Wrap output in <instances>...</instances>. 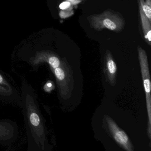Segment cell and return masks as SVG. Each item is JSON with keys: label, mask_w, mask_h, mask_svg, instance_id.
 <instances>
[{"label": "cell", "mask_w": 151, "mask_h": 151, "mask_svg": "<svg viewBox=\"0 0 151 151\" xmlns=\"http://www.w3.org/2000/svg\"><path fill=\"white\" fill-rule=\"evenodd\" d=\"M21 108L25 119L33 132L36 141H39L43 148L44 135V121L37 101L34 89L26 83H23L21 87Z\"/></svg>", "instance_id": "6da1fadb"}, {"label": "cell", "mask_w": 151, "mask_h": 151, "mask_svg": "<svg viewBox=\"0 0 151 151\" xmlns=\"http://www.w3.org/2000/svg\"><path fill=\"white\" fill-rule=\"evenodd\" d=\"M139 10H140V16H141V21L144 34L145 40L148 42L149 45H151V22L149 20L148 18L146 17L142 9L141 5L139 4Z\"/></svg>", "instance_id": "52a82bcc"}, {"label": "cell", "mask_w": 151, "mask_h": 151, "mask_svg": "<svg viewBox=\"0 0 151 151\" xmlns=\"http://www.w3.org/2000/svg\"><path fill=\"white\" fill-rule=\"evenodd\" d=\"M90 26L97 31L106 28L115 32H120L124 28L125 20L122 15L111 9L100 14H93L87 18Z\"/></svg>", "instance_id": "7a4b0ae2"}, {"label": "cell", "mask_w": 151, "mask_h": 151, "mask_svg": "<svg viewBox=\"0 0 151 151\" xmlns=\"http://www.w3.org/2000/svg\"><path fill=\"white\" fill-rule=\"evenodd\" d=\"M0 102L15 104L21 107L20 92L0 70Z\"/></svg>", "instance_id": "277c9868"}, {"label": "cell", "mask_w": 151, "mask_h": 151, "mask_svg": "<svg viewBox=\"0 0 151 151\" xmlns=\"http://www.w3.org/2000/svg\"><path fill=\"white\" fill-rule=\"evenodd\" d=\"M138 55L142 71L144 87L146 95V104L149 117V136L151 137V82L149 71L148 58L146 52L143 49L138 47Z\"/></svg>", "instance_id": "3957f363"}, {"label": "cell", "mask_w": 151, "mask_h": 151, "mask_svg": "<svg viewBox=\"0 0 151 151\" xmlns=\"http://www.w3.org/2000/svg\"><path fill=\"white\" fill-rule=\"evenodd\" d=\"M110 132L115 141L126 151H134V147L126 133L121 129L110 117L106 118Z\"/></svg>", "instance_id": "5b68a950"}, {"label": "cell", "mask_w": 151, "mask_h": 151, "mask_svg": "<svg viewBox=\"0 0 151 151\" xmlns=\"http://www.w3.org/2000/svg\"><path fill=\"white\" fill-rule=\"evenodd\" d=\"M13 132L11 122L7 121L0 120V140H6Z\"/></svg>", "instance_id": "ba28073f"}, {"label": "cell", "mask_w": 151, "mask_h": 151, "mask_svg": "<svg viewBox=\"0 0 151 151\" xmlns=\"http://www.w3.org/2000/svg\"><path fill=\"white\" fill-rule=\"evenodd\" d=\"M52 84L51 83H47L44 85V90L46 91H47V92H49V91H51V89L50 88L52 87Z\"/></svg>", "instance_id": "30bf717a"}, {"label": "cell", "mask_w": 151, "mask_h": 151, "mask_svg": "<svg viewBox=\"0 0 151 151\" xmlns=\"http://www.w3.org/2000/svg\"><path fill=\"white\" fill-rule=\"evenodd\" d=\"M70 5V3L68 2H64L60 4V5H59V8L62 9H64L69 7Z\"/></svg>", "instance_id": "8fae6325"}, {"label": "cell", "mask_w": 151, "mask_h": 151, "mask_svg": "<svg viewBox=\"0 0 151 151\" xmlns=\"http://www.w3.org/2000/svg\"><path fill=\"white\" fill-rule=\"evenodd\" d=\"M105 61V70L111 85L115 83V77L117 73V65L109 52H107Z\"/></svg>", "instance_id": "8992f818"}, {"label": "cell", "mask_w": 151, "mask_h": 151, "mask_svg": "<svg viewBox=\"0 0 151 151\" xmlns=\"http://www.w3.org/2000/svg\"><path fill=\"white\" fill-rule=\"evenodd\" d=\"M139 4L145 16L151 22V0H140Z\"/></svg>", "instance_id": "9c48e42d"}]
</instances>
